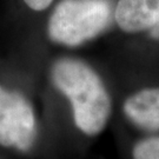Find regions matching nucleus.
Segmentation results:
<instances>
[{
    "label": "nucleus",
    "mask_w": 159,
    "mask_h": 159,
    "mask_svg": "<svg viewBox=\"0 0 159 159\" xmlns=\"http://www.w3.org/2000/svg\"><path fill=\"white\" fill-rule=\"evenodd\" d=\"M51 80L71 102L75 126L87 136L102 133L112 113V99L96 70L78 58H60L52 64Z\"/></svg>",
    "instance_id": "f257e3e1"
},
{
    "label": "nucleus",
    "mask_w": 159,
    "mask_h": 159,
    "mask_svg": "<svg viewBox=\"0 0 159 159\" xmlns=\"http://www.w3.org/2000/svg\"><path fill=\"white\" fill-rule=\"evenodd\" d=\"M114 20L110 0H61L47 21L51 41L67 47H78L97 38Z\"/></svg>",
    "instance_id": "f03ea898"
},
{
    "label": "nucleus",
    "mask_w": 159,
    "mask_h": 159,
    "mask_svg": "<svg viewBox=\"0 0 159 159\" xmlns=\"http://www.w3.org/2000/svg\"><path fill=\"white\" fill-rule=\"evenodd\" d=\"M37 136L32 104L21 92L0 85V145L27 152Z\"/></svg>",
    "instance_id": "7ed1b4c3"
},
{
    "label": "nucleus",
    "mask_w": 159,
    "mask_h": 159,
    "mask_svg": "<svg viewBox=\"0 0 159 159\" xmlns=\"http://www.w3.org/2000/svg\"><path fill=\"white\" fill-rule=\"evenodd\" d=\"M114 21L124 33H148L159 23V0H118Z\"/></svg>",
    "instance_id": "20e7f679"
},
{
    "label": "nucleus",
    "mask_w": 159,
    "mask_h": 159,
    "mask_svg": "<svg viewBox=\"0 0 159 159\" xmlns=\"http://www.w3.org/2000/svg\"><path fill=\"white\" fill-rule=\"evenodd\" d=\"M127 120L140 130L159 132V86L133 92L123 104Z\"/></svg>",
    "instance_id": "39448f33"
},
{
    "label": "nucleus",
    "mask_w": 159,
    "mask_h": 159,
    "mask_svg": "<svg viewBox=\"0 0 159 159\" xmlns=\"http://www.w3.org/2000/svg\"><path fill=\"white\" fill-rule=\"evenodd\" d=\"M132 159H159V136L138 140L132 148Z\"/></svg>",
    "instance_id": "423d86ee"
},
{
    "label": "nucleus",
    "mask_w": 159,
    "mask_h": 159,
    "mask_svg": "<svg viewBox=\"0 0 159 159\" xmlns=\"http://www.w3.org/2000/svg\"><path fill=\"white\" fill-rule=\"evenodd\" d=\"M23 1L29 8L35 12L44 11L53 2V0H23Z\"/></svg>",
    "instance_id": "0eeeda50"
},
{
    "label": "nucleus",
    "mask_w": 159,
    "mask_h": 159,
    "mask_svg": "<svg viewBox=\"0 0 159 159\" xmlns=\"http://www.w3.org/2000/svg\"><path fill=\"white\" fill-rule=\"evenodd\" d=\"M146 34H148V37L152 40V41H154V43H158V44H159V23L157 24L154 27H152V29L150 30Z\"/></svg>",
    "instance_id": "6e6552de"
}]
</instances>
